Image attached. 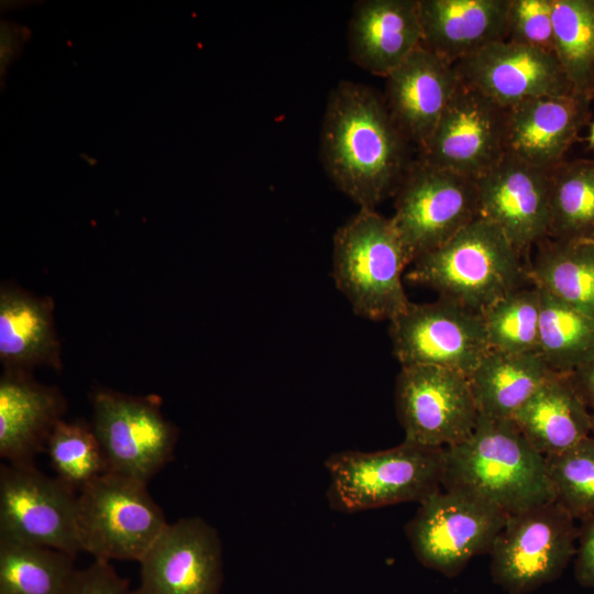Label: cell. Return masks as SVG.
<instances>
[{
    "instance_id": "f546056e",
    "label": "cell",
    "mask_w": 594,
    "mask_h": 594,
    "mask_svg": "<svg viewBox=\"0 0 594 594\" xmlns=\"http://www.w3.org/2000/svg\"><path fill=\"white\" fill-rule=\"evenodd\" d=\"M549 238L594 240V162H562L551 172Z\"/></svg>"
},
{
    "instance_id": "836d02e7",
    "label": "cell",
    "mask_w": 594,
    "mask_h": 594,
    "mask_svg": "<svg viewBox=\"0 0 594 594\" xmlns=\"http://www.w3.org/2000/svg\"><path fill=\"white\" fill-rule=\"evenodd\" d=\"M506 40L554 54L552 0H510Z\"/></svg>"
},
{
    "instance_id": "9a60e30c",
    "label": "cell",
    "mask_w": 594,
    "mask_h": 594,
    "mask_svg": "<svg viewBox=\"0 0 594 594\" xmlns=\"http://www.w3.org/2000/svg\"><path fill=\"white\" fill-rule=\"evenodd\" d=\"M139 563L136 594H221L222 542L201 517L167 524Z\"/></svg>"
},
{
    "instance_id": "6da1fadb",
    "label": "cell",
    "mask_w": 594,
    "mask_h": 594,
    "mask_svg": "<svg viewBox=\"0 0 594 594\" xmlns=\"http://www.w3.org/2000/svg\"><path fill=\"white\" fill-rule=\"evenodd\" d=\"M409 142L372 88L341 80L330 91L320 133V157L336 187L360 208L394 196L413 160Z\"/></svg>"
},
{
    "instance_id": "8fae6325",
    "label": "cell",
    "mask_w": 594,
    "mask_h": 594,
    "mask_svg": "<svg viewBox=\"0 0 594 594\" xmlns=\"http://www.w3.org/2000/svg\"><path fill=\"white\" fill-rule=\"evenodd\" d=\"M78 491L35 465L0 466V539L56 549L76 558Z\"/></svg>"
},
{
    "instance_id": "44dd1931",
    "label": "cell",
    "mask_w": 594,
    "mask_h": 594,
    "mask_svg": "<svg viewBox=\"0 0 594 594\" xmlns=\"http://www.w3.org/2000/svg\"><path fill=\"white\" fill-rule=\"evenodd\" d=\"M421 42L419 0H361L348 30L350 58L369 73L387 77Z\"/></svg>"
},
{
    "instance_id": "d6986e66",
    "label": "cell",
    "mask_w": 594,
    "mask_h": 594,
    "mask_svg": "<svg viewBox=\"0 0 594 594\" xmlns=\"http://www.w3.org/2000/svg\"><path fill=\"white\" fill-rule=\"evenodd\" d=\"M66 413L67 400L57 386L38 383L31 372L3 370L0 458L13 465H33Z\"/></svg>"
},
{
    "instance_id": "f35d334b",
    "label": "cell",
    "mask_w": 594,
    "mask_h": 594,
    "mask_svg": "<svg viewBox=\"0 0 594 594\" xmlns=\"http://www.w3.org/2000/svg\"><path fill=\"white\" fill-rule=\"evenodd\" d=\"M590 436L594 439V411H591V435Z\"/></svg>"
},
{
    "instance_id": "ac0fdd59",
    "label": "cell",
    "mask_w": 594,
    "mask_h": 594,
    "mask_svg": "<svg viewBox=\"0 0 594 594\" xmlns=\"http://www.w3.org/2000/svg\"><path fill=\"white\" fill-rule=\"evenodd\" d=\"M460 82L454 65L421 46L386 77L387 110L418 152L430 140Z\"/></svg>"
},
{
    "instance_id": "2e32d148",
    "label": "cell",
    "mask_w": 594,
    "mask_h": 594,
    "mask_svg": "<svg viewBox=\"0 0 594 594\" xmlns=\"http://www.w3.org/2000/svg\"><path fill=\"white\" fill-rule=\"evenodd\" d=\"M551 172L506 152L476 178L480 217L520 252L549 238Z\"/></svg>"
},
{
    "instance_id": "74e56055",
    "label": "cell",
    "mask_w": 594,
    "mask_h": 594,
    "mask_svg": "<svg viewBox=\"0 0 594 594\" xmlns=\"http://www.w3.org/2000/svg\"><path fill=\"white\" fill-rule=\"evenodd\" d=\"M587 147L594 150V121L588 125V133L586 136Z\"/></svg>"
},
{
    "instance_id": "7a4b0ae2",
    "label": "cell",
    "mask_w": 594,
    "mask_h": 594,
    "mask_svg": "<svg viewBox=\"0 0 594 594\" xmlns=\"http://www.w3.org/2000/svg\"><path fill=\"white\" fill-rule=\"evenodd\" d=\"M441 486L473 495L508 515L557 501L546 458L512 420L481 415L465 440L443 449Z\"/></svg>"
},
{
    "instance_id": "d6a6232c",
    "label": "cell",
    "mask_w": 594,
    "mask_h": 594,
    "mask_svg": "<svg viewBox=\"0 0 594 594\" xmlns=\"http://www.w3.org/2000/svg\"><path fill=\"white\" fill-rule=\"evenodd\" d=\"M548 475L557 501L576 520L594 514V439L546 457Z\"/></svg>"
},
{
    "instance_id": "d590c367",
    "label": "cell",
    "mask_w": 594,
    "mask_h": 594,
    "mask_svg": "<svg viewBox=\"0 0 594 594\" xmlns=\"http://www.w3.org/2000/svg\"><path fill=\"white\" fill-rule=\"evenodd\" d=\"M579 522L574 575L580 585L594 590V514Z\"/></svg>"
},
{
    "instance_id": "7c38bea8",
    "label": "cell",
    "mask_w": 594,
    "mask_h": 594,
    "mask_svg": "<svg viewBox=\"0 0 594 594\" xmlns=\"http://www.w3.org/2000/svg\"><path fill=\"white\" fill-rule=\"evenodd\" d=\"M395 408L405 439L432 448L465 440L480 414L469 376L433 366H402L395 383Z\"/></svg>"
},
{
    "instance_id": "cb8c5ba5",
    "label": "cell",
    "mask_w": 594,
    "mask_h": 594,
    "mask_svg": "<svg viewBox=\"0 0 594 594\" xmlns=\"http://www.w3.org/2000/svg\"><path fill=\"white\" fill-rule=\"evenodd\" d=\"M512 421L544 458L561 453L591 435V410L564 374H554L542 384Z\"/></svg>"
},
{
    "instance_id": "4dcf8cb0",
    "label": "cell",
    "mask_w": 594,
    "mask_h": 594,
    "mask_svg": "<svg viewBox=\"0 0 594 594\" xmlns=\"http://www.w3.org/2000/svg\"><path fill=\"white\" fill-rule=\"evenodd\" d=\"M541 310L540 289L519 286L481 315L490 349L506 353L537 352Z\"/></svg>"
},
{
    "instance_id": "ffe728a7",
    "label": "cell",
    "mask_w": 594,
    "mask_h": 594,
    "mask_svg": "<svg viewBox=\"0 0 594 594\" xmlns=\"http://www.w3.org/2000/svg\"><path fill=\"white\" fill-rule=\"evenodd\" d=\"M591 102L571 94L531 98L507 109V153L553 169L588 123Z\"/></svg>"
},
{
    "instance_id": "ba28073f",
    "label": "cell",
    "mask_w": 594,
    "mask_h": 594,
    "mask_svg": "<svg viewBox=\"0 0 594 594\" xmlns=\"http://www.w3.org/2000/svg\"><path fill=\"white\" fill-rule=\"evenodd\" d=\"M90 400L91 426L110 472L147 484L173 460L179 429L164 416L160 396L96 387Z\"/></svg>"
},
{
    "instance_id": "52a82bcc",
    "label": "cell",
    "mask_w": 594,
    "mask_h": 594,
    "mask_svg": "<svg viewBox=\"0 0 594 594\" xmlns=\"http://www.w3.org/2000/svg\"><path fill=\"white\" fill-rule=\"evenodd\" d=\"M576 539V520L558 501L512 514L488 552L492 580L508 594L531 593L562 575Z\"/></svg>"
},
{
    "instance_id": "8d00e7d4",
    "label": "cell",
    "mask_w": 594,
    "mask_h": 594,
    "mask_svg": "<svg viewBox=\"0 0 594 594\" xmlns=\"http://www.w3.org/2000/svg\"><path fill=\"white\" fill-rule=\"evenodd\" d=\"M568 377L582 402L594 411V355Z\"/></svg>"
},
{
    "instance_id": "603a6c76",
    "label": "cell",
    "mask_w": 594,
    "mask_h": 594,
    "mask_svg": "<svg viewBox=\"0 0 594 594\" xmlns=\"http://www.w3.org/2000/svg\"><path fill=\"white\" fill-rule=\"evenodd\" d=\"M51 296H36L12 283L0 287V361L3 370L63 369Z\"/></svg>"
},
{
    "instance_id": "f1b7e54d",
    "label": "cell",
    "mask_w": 594,
    "mask_h": 594,
    "mask_svg": "<svg viewBox=\"0 0 594 594\" xmlns=\"http://www.w3.org/2000/svg\"><path fill=\"white\" fill-rule=\"evenodd\" d=\"M554 55L573 92L594 98V0H552Z\"/></svg>"
},
{
    "instance_id": "30bf717a",
    "label": "cell",
    "mask_w": 594,
    "mask_h": 594,
    "mask_svg": "<svg viewBox=\"0 0 594 594\" xmlns=\"http://www.w3.org/2000/svg\"><path fill=\"white\" fill-rule=\"evenodd\" d=\"M508 516L473 495L441 488L419 504L405 532L424 566L454 578L490 552Z\"/></svg>"
},
{
    "instance_id": "484cf974",
    "label": "cell",
    "mask_w": 594,
    "mask_h": 594,
    "mask_svg": "<svg viewBox=\"0 0 594 594\" xmlns=\"http://www.w3.org/2000/svg\"><path fill=\"white\" fill-rule=\"evenodd\" d=\"M528 272L539 288L594 318V240L547 238Z\"/></svg>"
},
{
    "instance_id": "e575fe53",
    "label": "cell",
    "mask_w": 594,
    "mask_h": 594,
    "mask_svg": "<svg viewBox=\"0 0 594 594\" xmlns=\"http://www.w3.org/2000/svg\"><path fill=\"white\" fill-rule=\"evenodd\" d=\"M64 594H136V591L110 562L94 560L87 568L76 570Z\"/></svg>"
},
{
    "instance_id": "9c48e42d",
    "label": "cell",
    "mask_w": 594,
    "mask_h": 594,
    "mask_svg": "<svg viewBox=\"0 0 594 594\" xmlns=\"http://www.w3.org/2000/svg\"><path fill=\"white\" fill-rule=\"evenodd\" d=\"M394 197L391 219L410 264L480 217L476 178L418 157Z\"/></svg>"
},
{
    "instance_id": "4316f807",
    "label": "cell",
    "mask_w": 594,
    "mask_h": 594,
    "mask_svg": "<svg viewBox=\"0 0 594 594\" xmlns=\"http://www.w3.org/2000/svg\"><path fill=\"white\" fill-rule=\"evenodd\" d=\"M74 561L56 549L0 539V594H64Z\"/></svg>"
},
{
    "instance_id": "7402d4cb",
    "label": "cell",
    "mask_w": 594,
    "mask_h": 594,
    "mask_svg": "<svg viewBox=\"0 0 594 594\" xmlns=\"http://www.w3.org/2000/svg\"><path fill=\"white\" fill-rule=\"evenodd\" d=\"M510 0H419L420 46L454 65L507 38Z\"/></svg>"
},
{
    "instance_id": "5bb4252c",
    "label": "cell",
    "mask_w": 594,
    "mask_h": 594,
    "mask_svg": "<svg viewBox=\"0 0 594 594\" xmlns=\"http://www.w3.org/2000/svg\"><path fill=\"white\" fill-rule=\"evenodd\" d=\"M507 152V109L462 81L418 158L477 178Z\"/></svg>"
},
{
    "instance_id": "8992f818",
    "label": "cell",
    "mask_w": 594,
    "mask_h": 594,
    "mask_svg": "<svg viewBox=\"0 0 594 594\" xmlns=\"http://www.w3.org/2000/svg\"><path fill=\"white\" fill-rule=\"evenodd\" d=\"M147 484L107 472L78 492L77 540L94 560L140 562L167 526Z\"/></svg>"
},
{
    "instance_id": "3957f363",
    "label": "cell",
    "mask_w": 594,
    "mask_h": 594,
    "mask_svg": "<svg viewBox=\"0 0 594 594\" xmlns=\"http://www.w3.org/2000/svg\"><path fill=\"white\" fill-rule=\"evenodd\" d=\"M520 253L497 226L479 217L446 243L415 260L406 279L482 314L521 286Z\"/></svg>"
},
{
    "instance_id": "e0dca14e",
    "label": "cell",
    "mask_w": 594,
    "mask_h": 594,
    "mask_svg": "<svg viewBox=\"0 0 594 594\" xmlns=\"http://www.w3.org/2000/svg\"><path fill=\"white\" fill-rule=\"evenodd\" d=\"M460 80L509 109L531 98L574 94L554 54L508 40L454 64Z\"/></svg>"
},
{
    "instance_id": "4fadbf2b",
    "label": "cell",
    "mask_w": 594,
    "mask_h": 594,
    "mask_svg": "<svg viewBox=\"0 0 594 594\" xmlns=\"http://www.w3.org/2000/svg\"><path fill=\"white\" fill-rule=\"evenodd\" d=\"M389 322L393 353L402 366L433 365L469 375L490 350L482 315L441 297L409 302Z\"/></svg>"
},
{
    "instance_id": "5b68a950",
    "label": "cell",
    "mask_w": 594,
    "mask_h": 594,
    "mask_svg": "<svg viewBox=\"0 0 594 594\" xmlns=\"http://www.w3.org/2000/svg\"><path fill=\"white\" fill-rule=\"evenodd\" d=\"M331 509L352 514L396 505L420 504L441 490L443 449L404 440L391 449L346 450L324 462Z\"/></svg>"
},
{
    "instance_id": "83f0119b",
    "label": "cell",
    "mask_w": 594,
    "mask_h": 594,
    "mask_svg": "<svg viewBox=\"0 0 594 594\" xmlns=\"http://www.w3.org/2000/svg\"><path fill=\"white\" fill-rule=\"evenodd\" d=\"M539 289L537 352L552 372L568 375L594 355V318Z\"/></svg>"
},
{
    "instance_id": "d4e9b609",
    "label": "cell",
    "mask_w": 594,
    "mask_h": 594,
    "mask_svg": "<svg viewBox=\"0 0 594 594\" xmlns=\"http://www.w3.org/2000/svg\"><path fill=\"white\" fill-rule=\"evenodd\" d=\"M554 374L538 352L516 354L490 349L468 376L479 414L512 420Z\"/></svg>"
},
{
    "instance_id": "277c9868",
    "label": "cell",
    "mask_w": 594,
    "mask_h": 594,
    "mask_svg": "<svg viewBox=\"0 0 594 594\" xmlns=\"http://www.w3.org/2000/svg\"><path fill=\"white\" fill-rule=\"evenodd\" d=\"M332 275L354 312L392 320L409 305L403 274L410 265L391 218L360 208L333 237Z\"/></svg>"
},
{
    "instance_id": "1f68e13d",
    "label": "cell",
    "mask_w": 594,
    "mask_h": 594,
    "mask_svg": "<svg viewBox=\"0 0 594 594\" xmlns=\"http://www.w3.org/2000/svg\"><path fill=\"white\" fill-rule=\"evenodd\" d=\"M45 452L56 476L78 492L109 472L108 462L91 424L63 419L55 427Z\"/></svg>"
}]
</instances>
